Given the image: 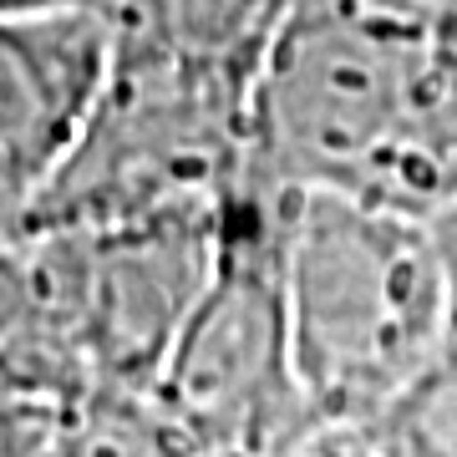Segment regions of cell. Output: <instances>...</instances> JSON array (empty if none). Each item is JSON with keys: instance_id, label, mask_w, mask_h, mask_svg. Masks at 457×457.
<instances>
[{"instance_id": "obj_1", "label": "cell", "mask_w": 457, "mask_h": 457, "mask_svg": "<svg viewBox=\"0 0 457 457\" xmlns=\"http://www.w3.org/2000/svg\"><path fill=\"white\" fill-rule=\"evenodd\" d=\"M279 198V279L315 427L371 432L457 351L437 219L341 188Z\"/></svg>"}, {"instance_id": "obj_5", "label": "cell", "mask_w": 457, "mask_h": 457, "mask_svg": "<svg viewBox=\"0 0 457 457\" xmlns=\"http://www.w3.org/2000/svg\"><path fill=\"white\" fill-rule=\"evenodd\" d=\"M153 402L194 457H290L315 432L279 279V198L249 183L224 219L209 290L183 320Z\"/></svg>"}, {"instance_id": "obj_14", "label": "cell", "mask_w": 457, "mask_h": 457, "mask_svg": "<svg viewBox=\"0 0 457 457\" xmlns=\"http://www.w3.org/2000/svg\"><path fill=\"white\" fill-rule=\"evenodd\" d=\"M437 219V239H442V254H447V270H453V290H457V198L447 209L432 213Z\"/></svg>"}, {"instance_id": "obj_6", "label": "cell", "mask_w": 457, "mask_h": 457, "mask_svg": "<svg viewBox=\"0 0 457 457\" xmlns=\"http://www.w3.org/2000/svg\"><path fill=\"white\" fill-rule=\"evenodd\" d=\"M117 46L102 5L0 11V224L26 234L62 173Z\"/></svg>"}, {"instance_id": "obj_9", "label": "cell", "mask_w": 457, "mask_h": 457, "mask_svg": "<svg viewBox=\"0 0 457 457\" xmlns=\"http://www.w3.org/2000/svg\"><path fill=\"white\" fill-rule=\"evenodd\" d=\"M366 437L386 457H457V351Z\"/></svg>"}, {"instance_id": "obj_10", "label": "cell", "mask_w": 457, "mask_h": 457, "mask_svg": "<svg viewBox=\"0 0 457 457\" xmlns=\"http://www.w3.org/2000/svg\"><path fill=\"white\" fill-rule=\"evenodd\" d=\"M432 158H437L442 194L453 204L457 198V26L453 31H432Z\"/></svg>"}, {"instance_id": "obj_7", "label": "cell", "mask_w": 457, "mask_h": 457, "mask_svg": "<svg viewBox=\"0 0 457 457\" xmlns=\"http://www.w3.org/2000/svg\"><path fill=\"white\" fill-rule=\"evenodd\" d=\"M295 5L300 0H128L117 21L254 71L260 51L270 46V36L285 26Z\"/></svg>"}, {"instance_id": "obj_4", "label": "cell", "mask_w": 457, "mask_h": 457, "mask_svg": "<svg viewBox=\"0 0 457 457\" xmlns=\"http://www.w3.org/2000/svg\"><path fill=\"white\" fill-rule=\"evenodd\" d=\"M249 66L117 21V46L31 228L228 209L249 188Z\"/></svg>"}, {"instance_id": "obj_11", "label": "cell", "mask_w": 457, "mask_h": 457, "mask_svg": "<svg viewBox=\"0 0 457 457\" xmlns=\"http://www.w3.org/2000/svg\"><path fill=\"white\" fill-rule=\"evenodd\" d=\"M56 417H62L56 402L26 392L0 371V457H41L56 432Z\"/></svg>"}, {"instance_id": "obj_3", "label": "cell", "mask_w": 457, "mask_h": 457, "mask_svg": "<svg viewBox=\"0 0 457 457\" xmlns=\"http://www.w3.org/2000/svg\"><path fill=\"white\" fill-rule=\"evenodd\" d=\"M228 209L21 234L26 336L11 381L56 407L97 392H153L183 320L213 279Z\"/></svg>"}, {"instance_id": "obj_8", "label": "cell", "mask_w": 457, "mask_h": 457, "mask_svg": "<svg viewBox=\"0 0 457 457\" xmlns=\"http://www.w3.org/2000/svg\"><path fill=\"white\" fill-rule=\"evenodd\" d=\"M41 457H194L147 392H97L62 407Z\"/></svg>"}, {"instance_id": "obj_12", "label": "cell", "mask_w": 457, "mask_h": 457, "mask_svg": "<svg viewBox=\"0 0 457 457\" xmlns=\"http://www.w3.org/2000/svg\"><path fill=\"white\" fill-rule=\"evenodd\" d=\"M26 336V239L0 224V371L11 376V361Z\"/></svg>"}, {"instance_id": "obj_2", "label": "cell", "mask_w": 457, "mask_h": 457, "mask_svg": "<svg viewBox=\"0 0 457 457\" xmlns=\"http://www.w3.org/2000/svg\"><path fill=\"white\" fill-rule=\"evenodd\" d=\"M249 183L437 213L432 31L366 0H300L249 77Z\"/></svg>"}, {"instance_id": "obj_13", "label": "cell", "mask_w": 457, "mask_h": 457, "mask_svg": "<svg viewBox=\"0 0 457 457\" xmlns=\"http://www.w3.org/2000/svg\"><path fill=\"white\" fill-rule=\"evenodd\" d=\"M290 457H386L366 432H336V427H315Z\"/></svg>"}]
</instances>
